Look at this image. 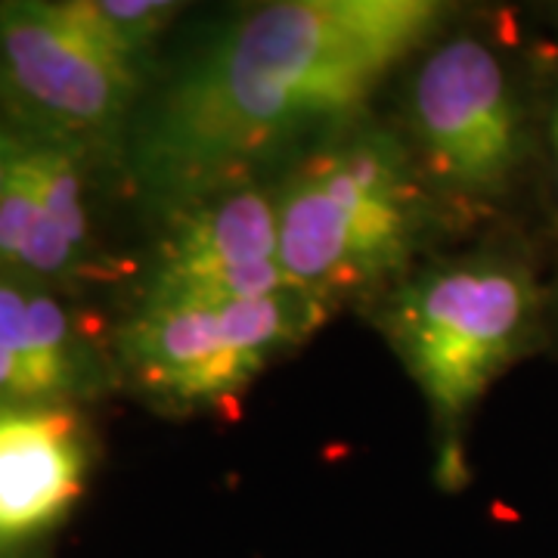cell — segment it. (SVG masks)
Returning <instances> with one entry per match:
<instances>
[{"label": "cell", "instance_id": "6da1fadb", "mask_svg": "<svg viewBox=\"0 0 558 558\" xmlns=\"http://www.w3.org/2000/svg\"><path fill=\"white\" fill-rule=\"evenodd\" d=\"M440 0H274L196 47L140 102L121 159L165 218L363 121L403 62L432 47Z\"/></svg>", "mask_w": 558, "mask_h": 558}, {"label": "cell", "instance_id": "7a4b0ae2", "mask_svg": "<svg viewBox=\"0 0 558 558\" xmlns=\"http://www.w3.org/2000/svg\"><path fill=\"white\" fill-rule=\"evenodd\" d=\"M277 218L289 286L339 307L398 286L438 211L403 134L357 121L286 168Z\"/></svg>", "mask_w": 558, "mask_h": 558}, {"label": "cell", "instance_id": "3957f363", "mask_svg": "<svg viewBox=\"0 0 558 558\" xmlns=\"http://www.w3.org/2000/svg\"><path fill=\"white\" fill-rule=\"evenodd\" d=\"M549 307L537 267L506 248L413 267L381 295L376 323L432 407L447 478H459L465 418L506 369L537 351Z\"/></svg>", "mask_w": 558, "mask_h": 558}, {"label": "cell", "instance_id": "277c9868", "mask_svg": "<svg viewBox=\"0 0 558 558\" xmlns=\"http://www.w3.org/2000/svg\"><path fill=\"white\" fill-rule=\"evenodd\" d=\"M403 140L438 220L472 227L497 215L537 156V112L494 44L453 35L418 53Z\"/></svg>", "mask_w": 558, "mask_h": 558}, {"label": "cell", "instance_id": "5b68a950", "mask_svg": "<svg viewBox=\"0 0 558 558\" xmlns=\"http://www.w3.org/2000/svg\"><path fill=\"white\" fill-rule=\"evenodd\" d=\"M336 311L286 289L267 299L193 301L143 295L112 332L121 381L174 413H230L282 354Z\"/></svg>", "mask_w": 558, "mask_h": 558}, {"label": "cell", "instance_id": "8992f818", "mask_svg": "<svg viewBox=\"0 0 558 558\" xmlns=\"http://www.w3.org/2000/svg\"><path fill=\"white\" fill-rule=\"evenodd\" d=\"M146 75L112 57L69 0L0 3V119L20 137L121 156Z\"/></svg>", "mask_w": 558, "mask_h": 558}, {"label": "cell", "instance_id": "52a82bcc", "mask_svg": "<svg viewBox=\"0 0 558 558\" xmlns=\"http://www.w3.org/2000/svg\"><path fill=\"white\" fill-rule=\"evenodd\" d=\"M165 220L143 295L248 301L292 289L279 267L277 186H233Z\"/></svg>", "mask_w": 558, "mask_h": 558}, {"label": "cell", "instance_id": "ba28073f", "mask_svg": "<svg viewBox=\"0 0 558 558\" xmlns=\"http://www.w3.org/2000/svg\"><path fill=\"white\" fill-rule=\"evenodd\" d=\"M81 403L0 407V543L25 546L72 515L90 472Z\"/></svg>", "mask_w": 558, "mask_h": 558}, {"label": "cell", "instance_id": "9c48e42d", "mask_svg": "<svg viewBox=\"0 0 558 558\" xmlns=\"http://www.w3.org/2000/svg\"><path fill=\"white\" fill-rule=\"evenodd\" d=\"M0 351L50 360L81 369L106 385H119L112 336L78 311L65 292L35 279L0 274Z\"/></svg>", "mask_w": 558, "mask_h": 558}, {"label": "cell", "instance_id": "30bf717a", "mask_svg": "<svg viewBox=\"0 0 558 558\" xmlns=\"http://www.w3.org/2000/svg\"><path fill=\"white\" fill-rule=\"evenodd\" d=\"M69 10L112 57L143 75L161 35L180 16V3L171 0H69Z\"/></svg>", "mask_w": 558, "mask_h": 558}, {"label": "cell", "instance_id": "8fae6325", "mask_svg": "<svg viewBox=\"0 0 558 558\" xmlns=\"http://www.w3.org/2000/svg\"><path fill=\"white\" fill-rule=\"evenodd\" d=\"M537 153L546 161L549 196H553V208L558 218V81L549 84L537 109Z\"/></svg>", "mask_w": 558, "mask_h": 558}, {"label": "cell", "instance_id": "7c38bea8", "mask_svg": "<svg viewBox=\"0 0 558 558\" xmlns=\"http://www.w3.org/2000/svg\"><path fill=\"white\" fill-rule=\"evenodd\" d=\"M16 146H20V134L0 119V190L7 183V171H10V161L16 156Z\"/></svg>", "mask_w": 558, "mask_h": 558}, {"label": "cell", "instance_id": "4fadbf2b", "mask_svg": "<svg viewBox=\"0 0 558 558\" xmlns=\"http://www.w3.org/2000/svg\"><path fill=\"white\" fill-rule=\"evenodd\" d=\"M0 558H22V546H7V543H0Z\"/></svg>", "mask_w": 558, "mask_h": 558}, {"label": "cell", "instance_id": "5bb4252c", "mask_svg": "<svg viewBox=\"0 0 558 558\" xmlns=\"http://www.w3.org/2000/svg\"><path fill=\"white\" fill-rule=\"evenodd\" d=\"M553 307L558 311V286H556V292H553Z\"/></svg>", "mask_w": 558, "mask_h": 558}, {"label": "cell", "instance_id": "9a60e30c", "mask_svg": "<svg viewBox=\"0 0 558 558\" xmlns=\"http://www.w3.org/2000/svg\"><path fill=\"white\" fill-rule=\"evenodd\" d=\"M556 25H558V7H556Z\"/></svg>", "mask_w": 558, "mask_h": 558}]
</instances>
